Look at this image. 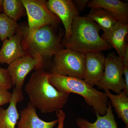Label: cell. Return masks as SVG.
<instances>
[{"mask_svg": "<svg viewBox=\"0 0 128 128\" xmlns=\"http://www.w3.org/2000/svg\"><path fill=\"white\" fill-rule=\"evenodd\" d=\"M21 33L18 30L16 34L2 41V47L0 50V64L9 65L26 55Z\"/></svg>", "mask_w": 128, "mask_h": 128, "instance_id": "obj_11", "label": "cell"}, {"mask_svg": "<svg viewBox=\"0 0 128 128\" xmlns=\"http://www.w3.org/2000/svg\"><path fill=\"white\" fill-rule=\"evenodd\" d=\"M105 59L102 52L85 54L84 80L92 87L97 86L103 76Z\"/></svg>", "mask_w": 128, "mask_h": 128, "instance_id": "obj_10", "label": "cell"}, {"mask_svg": "<svg viewBox=\"0 0 128 128\" xmlns=\"http://www.w3.org/2000/svg\"><path fill=\"white\" fill-rule=\"evenodd\" d=\"M54 25H47L36 31L30 38L22 40L26 54L39 59L43 64L44 60L54 56L63 49L60 38L53 28Z\"/></svg>", "mask_w": 128, "mask_h": 128, "instance_id": "obj_4", "label": "cell"}, {"mask_svg": "<svg viewBox=\"0 0 128 128\" xmlns=\"http://www.w3.org/2000/svg\"><path fill=\"white\" fill-rule=\"evenodd\" d=\"M24 98L22 90L14 88L11 101L6 109L0 108V128H15L19 118L16 105Z\"/></svg>", "mask_w": 128, "mask_h": 128, "instance_id": "obj_13", "label": "cell"}, {"mask_svg": "<svg viewBox=\"0 0 128 128\" xmlns=\"http://www.w3.org/2000/svg\"><path fill=\"white\" fill-rule=\"evenodd\" d=\"M73 1L78 11L84 10L89 2V0H76Z\"/></svg>", "mask_w": 128, "mask_h": 128, "instance_id": "obj_25", "label": "cell"}, {"mask_svg": "<svg viewBox=\"0 0 128 128\" xmlns=\"http://www.w3.org/2000/svg\"><path fill=\"white\" fill-rule=\"evenodd\" d=\"M100 30L86 16H77L73 19L70 36L63 43L66 48L84 54L110 49L112 47L100 36Z\"/></svg>", "mask_w": 128, "mask_h": 128, "instance_id": "obj_2", "label": "cell"}, {"mask_svg": "<svg viewBox=\"0 0 128 128\" xmlns=\"http://www.w3.org/2000/svg\"><path fill=\"white\" fill-rule=\"evenodd\" d=\"M87 7L102 8L118 22L128 24V5L119 0H92L88 3Z\"/></svg>", "mask_w": 128, "mask_h": 128, "instance_id": "obj_12", "label": "cell"}, {"mask_svg": "<svg viewBox=\"0 0 128 128\" xmlns=\"http://www.w3.org/2000/svg\"><path fill=\"white\" fill-rule=\"evenodd\" d=\"M0 86L9 90L12 86L11 80L7 69L0 67Z\"/></svg>", "mask_w": 128, "mask_h": 128, "instance_id": "obj_21", "label": "cell"}, {"mask_svg": "<svg viewBox=\"0 0 128 128\" xmlns=\"http://www.w3.org/2000/svg\"><path fill=\"white\" fill-rule=\"evenodd\" d=\"M46 4L48 9L62 22L65 30L64 40H68L71 34L73 19L79 16V11L73 0H48Z\"/></svg>", "mask_w": 128, "mask_h": 128, "instance_id": "obj_9", "label": "cell"}, {"mask_svg": "<svg viewBox=\"0 0 128 128\" xmlns=\"http://www.w3.org/2000/svg\"><path fill=\"white\" fill-rule=\"evenodd\" d=\"M124 88L123 91L128 95V66H123Z\"/></svg>", "mask_w": 128, "mask_h": 128, "instance_id": "obj_24", "label": "cell"}, {"mask_svg": "<svg viewBox=\"0 0 128 128\" xmlns=\"http://www.w3.org/2000/svg\"><path fill=\"white\" fill-rule=\"evenodd\" d=\"M128 33V24L118 22L108 32H104L102 38L116 50L118 56L122 57L126 43L125 38Z\"/></svg>", "mask_w": 128, "mask_h": 128, "instance_id": "obj_15", "label": "cell"}, {"mask_svg": "<svg viewBox=\"0 0 128 128\" xmlns=\"http://www.w3.org/2000/svg\"><path fill=\"white\" fill-rule=\"evenodd\" d=\"M2 5L4 14L16 22L26 14L22 0H2Z\"/></svg>", "mask_w": 128, "mask_h": 128, "instance_id": "obj_19", "label": "cell"}, {"mask_svg": "<svg viewBox=\"0 0 128 128\" xmlns=\"http://www.w3.org/2000/svg\"><path fill=\"white\" fill-rule=\"evenodd\" d=\"M86 16L96 22L104 32L112 29L118 22L106 11L99 8H91Z\"/></svg>", "mask_w": 128, "mask_h": 128, "instance_id": "obj_18", "label": "cell"}, {"mask_svg": "<svg viewBox=\"0 0 128 128\" xmlns=\"http://www.w3.org/2000/svg\"><path fill=\"white\" fill-rule=\"evenodd\" d=\"M50 73L37 70L25 86L30 103L44 114L61 110L67 103L70 93L58 91L49 80Z\"/></svg>", "mask_w": 128, "mask_h": 128, "instance_id": "obj_1", "label": "cell"}, {"mask_svg": "<svg viewBox=\"0 0 128 128\" xmlns=\"http://www.w3.org/2000/svg\"><path fill=\"white\" fill-rule=\"evenodd\" d=\"M16 22L11 19L4 13L0 12V39L3 41L16 34L18 31Z\"/></svg>", "mask_w": 128, "mask_h": 128, "instance_id": "obj_20", "label": "cell"}, {"mask_svg": "<svg viewBox=\"0 0 128 128\" xmlns=\"http://www.w3.org/2000/svg\"><path fill=\"white\" fill-rule=\"evenodd\" d=\"M96 114L97 119L94 122H90L86 119L79 118L76 120V125L80 128H118L110 102H108L107 109L104 115Z\"/></svg>", "mask_w": 128, "mask_h": 128, "instance_id": "obj_16", "label": "cell"}, {"mask_svg": "<svg viewBox=\"0 0 128 128\" xmlns=\"http://www.w3.org/2000/svg\"><path fill=\"white\" fill-rule=\"evenodd\" d=\"M104 93L110 98L118 116L126 124V128H128V95L123 91L115 95L109 90H105Z\"/></svg>", "mask_w": 128, "mask_h": 128, "instance_id": "obj_17", "label": "cell"}, {"mask_svg": "<svg viewBox=\"0 0 128 128\" xmlns=\"http://www.w3.org/2000/svg\"><path fill=\"white\" fill-rule=\"evenodd\" d=\"M56 114L58 120L57 128H64V121L66 116L65 113L61 109L57 111Z\"/></svg>", "mask_w": 128, "mask_h": 128, "instance_id": "obj_23", "label": "cell"}, {"mask_svg": "<svg viewBox=\"0 0 128 128\" xmlns=\"http://www.w3.org/2000/svg\"><path fill=\"white\" fill-rule=\"evenodd\" d=\"M44 64L39 59L28 54L18 58L9 64L7 68L15 89L22 90L24 80L30 72L41 70Z\"/></svg>", "mask_w": 128, "mask_h": 128, "instance_id": "obj_8", "label": "cell"}, {"mask_svg": "<svg viewBox=\"0 0 128 128\" xmlns=\"http://www.w3.org/2000/svg\"><path fill=\"white\" fill-rule=\"evenodd\" d=\"M2 0H0V12L2 9Z\"/></svg>", "mask_w": 128, "mask_h": 128, "instance_id": "obj_27", "label": "cell"}, {"mask_svg": "<svg viewBox=\"0 0 128 128\" xmlns=\"http://www.w3.org/2000/svg\"><path fill=\"white\" fill-rule=\"evenodd\" d=\"M12 93L9 90L0 86V106L10 103L11 101Z\"/></svg>", "mask_w": 128, "mask_h": 128, "instance_id": "obj_22", "label": "cell"}, {"mask_svg": "<svg viewBox=\"0 0 128 128\" xmlns=\"http://www.w3.org/2000/svg\"><path fill=\"white\" fill-rule=\"evenodd\" d=\"M44 0H22L28 21V34L30 38L36 31L47 25H56L60 22L57 16L47 7Z\"/></svg>", "mask_w": 128, "mask_h": 128, "instance_id": "obj_6", "label": "cell"}, {"mask_svg": "<svg viewBox=\"0 0 128 128\" xmlns=\"http://www.w3.org/2000/svg\"><path fill=\"white\" fill-rule=\"evenodd\" d=\"M121 58L123 66H128V44H126Z\"/></svg>", "mask_w": 128, "mask_h": 128, "instance_id": "obj_26", "label": "cell"}, {"mask_svg": "<svg viewBox=\"0 0 128 128\" xmlns=\"http://www.w3.org/2000/svg\"><path fill=\"white\" fill-rule=\"evenodd\" d=\"M20 118L17 123V128H54L58 123V119L46 122L40 118L36 108L28 102L20 112Z\"/></svg>", "mask_w": 128, "mask_h": 128, "instance_id": "obj_14", "label": "cell"}, {"mask_svg": "<svg viewBox=\"0 0 128 128\" xmlns=\"http://www.w3.org/2000/svg\"><path fill=\"white\" fill-rule=\"evenodd\" d=\"M85 54L70 49H62L54 56L51 73L84 80Z\"/></svg>", "mask_w": 128, "mask_h": 128, "instance_id": "obj_5", "label": "cell"}, {"mask_svg": "<svg viewBox=\"0 0 128 128\" xmlns=\"http://www.w3.org/2000/svg\"><path fill=\"white\" fill-rule=\"evenodd\" d=\"M49 80L59 92L82 96L88 105L93 108L96 114L102 116L106 114L109 102L108 98L105 93L91 86L84 80L50 73Z\"/></svg>", "mask_w": 128, "mask_h": 128, "instance_id": "obj_3", "label": "cell"}, {"mask_svg": "<svg viewBox=\"0 0 128 128\" xmlns=\"http://www.w3.org/2000/svg\"><path fill=\"white\" fill-rule=\"evenodd\" d=\"M123 64L121 57L114 52L105 59L104 73L97 86L104 90H112L117 94L123 90Z\"/></svg>", "mask_w": 128, "mask_h": 128, "instance_id": "obj_7", "label": "cell"}]
</instances>
